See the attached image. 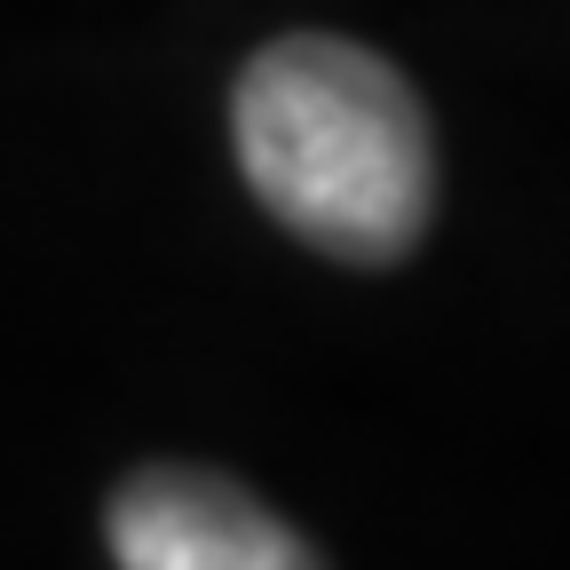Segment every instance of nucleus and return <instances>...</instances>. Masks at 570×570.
<instances>
[{"instance_id":"f257e3e1","label":"nucleus","mask_w":570,"mask_h":570,"mask_svg":"<svg viewBox=\"0 0 570 570\" xmlns=\"http://www.w3.org/2000/svg\"><path fill=\"white\" fill-rule=\"evenodd\" d=\"M254 198L341 262H396L436 206L428 111L356 40H269L230 104Z\"/></svg>"},{"instance_id":"f03ea898","label":"nucleus","mask_w":570,"mask_h":570,"mask_svg":"<svg viewBox=\"0 0 570 570\" xmlns=\"http://www.w3.org/2000/svg\"><path fill=\"white\" fill-rule=\"evenodd\" d=\"M119 570H317V554L262 499L198 468H151L111 499Z\"/></svg>"}]
</instances>
